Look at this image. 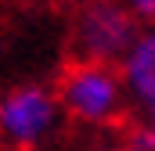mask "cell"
Segmentation results:
<instances>
[{
	"label": "cell",
	"instance_id": "1",
	"mask_svg": "<svg viewBox=\"0 0 155 151\" xmlns=\"http://www.w3.org/2000/svg\"><path fill=\"white\" fill-rule=\"evenodd\" d=\"M58 97L65 104V115L90 126V130H105L116 126L126 115V108H134L123 72L112 61H94V58H76L65 72L58 76Z\"/></svg>",
	"mask_w": 155,
	"mask_h": 151
},
{
	"label": "cell",
	"instance_id": "2",
	"mask_svg": "<svg viewBox=\"0 0 155 151\" xmlns=\"http://www.w3.org/2000/svg\"><path fill=\"white\" fill-rule=\"evenodd\" d=\"M65 119L69 115L58 97V86L43 83L11 86L0 97V140L15 151H40L61 133Z\"/></svg>",
	"mask_w": 155,
	"mask_h": 151
},
{
	"label": "cell",
	"instance_id": "3",
	"mask_svg": "<svg viewBox=\"0 0 155 151\" xmlns=\"http://www.w3.org/2000/svg\"><path fill=\"white\" fill-rule=\"evenodd\" d=\"M141 33L137 14L126 0H83L72 14V47L76 58L119 65L130 43Z\"/></svg>",
	"mask_w": 155,
	"mask_h": 151
},
{
	"label": "cell",
	"instance_id": "4",
	"mask_svg": "<svg viewBox=\"0 0 155 151\" xmlns=\"http://www.w3.org/2000/svg\"><path fill=\"white\" fill-rule=\"evenodd\" d=\"M119 72H123L134 108L137 112L148 108L155 101V25H141L137 40L130 43V50L119 61Z\"/></svg>",
	"mask_w": 155,
	"mask_h": 151
},
{
	"label": "cell",
	"instance_id": "5",
	"mask_svg": "<svg viewBox=\"0 0 155 151\" xmlns=\"http://www.w3.org/2000/svg\"><path fill=\"white\" fill-rule=\"evenodd\" d=\"M94 151H155V148L134 130L130 137H116V140H108V144H97Z\"/></svg>",
	"mask_w": 155,
	"mask_h": 151
},
{
	"label": "cell",
	"instance_id": "6",
	"mask_svg": "<svg viewBox=\"0 0 155 151\" xmlns=\"http://www.w3.org/2000/svg\"><path fill=\"white\" fill-rule=\"evenodd\" d=\"M137 133H141V137H144V140H148V144L155 148V101L148 104V108H141V122H137Z\"/></svg>",
	"mask_w": 155,
	"mask_h": 151
},
{
	"label": "cell",
	"instance_id": "7",
	"mask_svg": "<svg viewBox=\"0 0 155 151\" xmlns=\"http://www.w3.org/2000/svg\"><path fill=\"white\" fill-rule=\"evenodd\" d=\"M141 25H155V0H126Z\"/></svg>",
	"mask_w": 155,
	"mask_h": 151
},
{
	"label": "cell",
	"instance_id": "8",
	"mask_svg": "<svg viewBox=\"0 0 155 151\" xmlns=\"http://www.w3.org/2000/svg\"><path fill=\"white\" fill-rule=\"evenodd\" d=\"M33 4H61V0H33Z\"/></svg>",
	"mask_w": 155,
	"mask_h": 151
}]
</instances>
